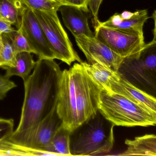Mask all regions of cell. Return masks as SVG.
<instances>
[{
  "instance_id": "obj_10",
  "label": "cell",
  "mask_w": 156,
  "mask_h": 156,
  "mask_svg": "<svg viewBox=\"0 0 156 156\" xmlns=\"http://www.w3.org/2000/svg\"><path fill=\"white\" fill-rule=\"evenodd\" d=\"M110 92L128 98L144 107L156 116V98L134 86L120 73L117 79L111 82Z\"/></svg>"
},
{
  "instance_id": "obj_25",
  "label": "cell",
  "mask_w": 156,
  "mask_h": 156,
  "mask_svg": "<svg viewBox=\"0 0 156 156\" xmlns=\"http://www.w3.org/2000/svg\"><path fill=\"white\" fill-rule=\"evenodd\" d=\"M134 14V13H132L128 11H124L120 14L121 17L123 20H128L132 18Z\"/></svg>"
},
{
  "instance_id": "obj_23",
  "label": "cell",
  "mask_w": 156,
  "mask_h": 156,
  "mask_svg": "<svg viewBox=\"0 0 156 156\" xmlns=\"http://www.w3.org/2000/svg\"><path fill=\"white\" fill-rule=\"evenodd\" d=\"M102 1L103 0H89V7L93 16L94 27L98 24L100 21L98 19V12Z\"/></svg>"
},
{
  "instance_id": "obj_19",
  "label": "cell",
  "mask_w": 156,
  "mask_h": 156,
  "mask_svg": "<svg viewBox=\"0 0 156 156\" xmlns=\"http://www.w3.org/2000/svg\"><path fill=\"white\" fill-rule=\"evenodd\" d=\"M26 5L32 10L44 12H56L61 6L55 0H23Z\"/></svg>"
},
{
  "instance_id": "obj_17",
  "label": "cell",
  "mask_w": 156,
  "mask_h": 156,
  "mask_svg": "<svg viewBox=\"0 0 156 156\" xmlns=\"http://www.w3.org/2000/svg\"><path fill=\"white\" fill-rule=\"evenodd\" d=\"M149 18L148 12L146 9L137 10L134 12L133 16L128 20H123L122 23L115 28L132 29L144 33V25Z\"/></svg>"
},
{
  "instance_id": "obj_9",
  "label": "cell",
  "mask_w": 156,
  "mask_h": 156,
  "mask_svg": "<svg viewBox=\"0 0 156 156\" xmlns=\"http://www.w3.org/2000/svg\"><path fill=\"white\" fill-rule=\"evenodd\" d=\"M20 27L38 59H56L39 22L33 10L28 7L23 14Z\"/></svg>"
},
{
  "instance_id": "obj_24",
  "label": "cell",
  "mask_w": 156,
  "mask_h": 156,
  "mask_svg": "<svg viewBox=\"0 0 156 156\" xmlns=\"http://www.w3.org/2000/svg\"><path fill=\"white\" fill-rule=\"evenodd\" d=\"M12 24L9 21L0 18V35L9 34L16 30L12 27Z\"/></svg>"
},
{
  "instance_id": "obj_22",
  "label": "cell",
  "mask_w": 156,
  "mask_h": 156,
  "mask_svg": "<svg viewBox=\"0 0 156 156\" xmlns=\"http://www.w3.org/2000/svg\"><path fill=\"white\" fill-rule=\"evenodd\" d=\"M89 0H58V2L62 5H70L75 6L89 12Z\"/></svg>"
},
{
  "instance_id": "obj_12",
  "label": "cell",
  "mask_w": 156,
  "mask_h": 156,
  "mask_svg": "<svg viewBox=\"0 0 156 156\" xmlns=\"http://www.w3.org/2000/svg\"><path fill=\"white\" fill-rule=\"evenodd\" d=\"M81 63L92 80L102 89L110 92L111 82L119 77L118 71L112 70L98 63L91 64L83 61Z\"/></svg>"
},
{
  "instance_id": "obj_3",
  "label": "cell",
  "mask_w": 156,
  "mask_h": 156,
  "mask_svg": "<svg viewBox=\"0 0 156 156\" xmlns=\"http://www.w3.org/2000/svg\"><path fill=\"white\" fill-rule=\"evenodd\" d=\"M115 125L98 110L70 132L71 156H95L110 153L114 143Z\"/></svg>"
},
{
  "instance_id": "obj_11",
  "label": "cell",
  "mask_w": 156,
  "mask_h": 156,
  "mask_svg": "<svg viewBox=\"0 0 156 156\" xmlns=\"http://www.w3.org/2000/svg\"><path fill=\"white\" fill-rule=\"evenodd\" d=\"M58 11L61 13L65 26L74 37L80 35L94 36L89 26V16L87 13L89 12L70 5H62Z\"/></svg>"
},
{
  "instance_id": "obj_13",
  "label": "cell",
  "mask_w": 156,
  "mask_h": 156,
  "mask_svg": "<svg viewBox=\"0 0 156 156\" xmlns=\"http://www.w3.org/2000/svg\"><path fill=\"white\" fill-rule=\"evenodd\" d=\"M27 7L23 0H0V18L9 21L18 29Z\"/></svg>"
},
{
  "instance_id": "obj_7",
  "label": "cell",
  "mask_w": 156,
  "mask_h": 156,
  "mask_svg": "<svg viewBox=\"0 0 156 156\" xmlns=\"http://www.w3.org/2000/svg\"><path fill=\"white\" fill-rule=\"evenodd\" d=\"M94 27V37L123 57L134 56L146 44L144 33L138 31L104 26L99 23Z\"/></svg>"
},
{
  "instance_id": "obj_1",
  "label": "cell",
  "mask_w": 156,
  "mask_h": 156,
  "mask_svg": "<svg viewBox=\"0 0 156 156\" xmlns=\"http://www.w3.org/2000/svg\"><path fill=\"white\" fill-rule=\"evenodd\" d=\"M62 71L53 59H39L33 73L23 81L24 98L17 128L7 140L25 135L57 106Z\"/></svg>"
},
{
  "instance_id": "obj_21",
  "label": "cell",
  "mask_w": 156,
  "mask_h": 156,
  "mask_svg": "<svg viewBox=\"0 0 156 156\" xmlns=\"http://www.w3.org/2000/svg\"><path fill=\"white\" fill-rule=\"evenodd\" d=\"M16 87L17 85L9 78L0 75V100L4 99L7 93Z\"/></svg>"
},
{
  "instance_id": "obj_6",
  "label": "cell",
  "mask_w": 156,
  "mask_h": 156,
  "mask_svg": "<svg viewBox=\"0 0 156 156\" xmlns=\"http://www.w3.org/2000/svg\"><path fill=\"white\" fill-rule=\"evenodd\" d=\"M33 10L39 22L56 59L71 66L73 62L82 60L76 52L68 35L60 23L56 12Z\"/></svg>"
},
{
  "instance_id": "obj_27",
  "label": "cell",
  "mask_w": 156,
  "mask_h": 156,
  "mask_svg": "<svg viewBox=\"0 0 156 156\" xmlns=\"http://www.w3.org/2000/svg\"><path fill=\"white\" fill-rule=\"evenodd\" d=\"M55 2H58V0H55ZM58 4H59V3H58Z\"/></svg>"
},
{
  "instance_id": "obj_26",
  "label": "cell",
  "mask_w": 156,
  "mask_h": 156,
  "mask_svg": "<svg viewBox=\"0 0 156 156\" xmlns=\"http://www.w3.org/2000/svg\"><path fill=\"white\" fill-rule=\"evenodd\" d=\"M153 19L154 22V38L152 41L156 42V10L154 11V13L153 14Z\"/></svg>"
},
{
  "instance_id": "obj_18",
  "label": "cell",
  "mask_w": 156,
  "mask_h": 156,
  "mask_svg": "<svg viewBox=\"0 0 156 156\" xmlns=\"http://www.w3.org/2000/svg\"><path fill=\"white\" fill-rule=\"evenodd\" d=\"M7 35L11 39L14 48L17 53L23 52L34 53L21 27Z\"/></svg>"
},
{
  "instance_id": "obj_4",
  "label": "cell",
  "mask_w": 156,
  "mask_h": 156,
  "mask_svg": "<svg viewBox=\"0 0 156 156\" xmlns=\"http://www.w3.org/2000/svg\"><path fill=\"white\" fill-rule=\"evenodd\" d=\"M99 111L115 126H156V116L143 106L117 93L102 90Z\"/></svg>"
},
{
  "instance_id": "obj_15",
  "label": "cell",
  "mask_w": 156,
  "mask_h": 156,
  "mask_svg": "<svg viewBox=\"0 0 156 156\" xmlns=\"http://www.w3.org/2000/svg\"><path fill=\"white\" fill-rule=\"evenodd\" d=\"M70 132L63 126L56 133L51 143V152L57 156H71Z\"/></svg>"
},
{
  "instance_id": "obj_16",
  "label": "cell",
  "mask_w": 156,
  "mask_h": 156,
  "mask_svg": "<svg viewBox=\"0 0 156 156\" xmlns=\"http://www.w3.org/2000/svg\"><path fill=\"white\" fill-rule=\"evenodd\" d=\"M17 54L9 36L5 34L0 35L1 67L5 69L7 67H13Z\"/></svg>"
},
{
  "instance_id": "obj_14",
  "label": "cell",
  "mask_w": 156,
  "mask_h": 156,
  "mask_svg": "<svg viewBox=\"0 0 156 156\" xmlns=\"http://www.w3.org/2000/svg\"><path fill=\"white\" fill-rule=\"evenodd\" d=\"M32 54L27 52L17 53L14 66L5 69V76L9 78L13 76H18L23 81L26 79L36 64Z\"/></svg>"
},
{
  "instance_id": "obj_2",
  "label": "cell",
  "mask_w": 156,
  "mask_h": 156,
  "mask_svg": "<svg viewBox=\"0 0 156 156\" xmlns=\"http://www.w3.org/2000/svg\"><path fill=\"white\" fill-rule=\"evenodd\" d=\"M102 90L81 62L63 71L57 111L63 127L71 132L95 115Z\"/></svg>"
},
{
  "instance_id": "obj_20",
  "label": "cell",
  "mask_w": 156,
  "mask_h": 156,
  "mask_svg": "<svg viewBox=\"0 0 156 156\" xmlns=\"http://www.w3.org/2000/svg\"><path fill=\"white\" fill-rule=\"evenodd\" d=\"M13 119L0 118V143L10 137L14 132Z\"/></svg>"
},
{
  "instance_id": "obj_5",
  "label": "cell",
  "mask_w": 156,
  "mask_h": 156,
  "mask_svg": "<svg viewBox=\"0 0 156 156\" xmlns=\"http://www.w3.org/2000/svg\"><path fill=\"white\" fill-rule=\"evenodd\" d=\"M118 71L134 86L156 98V42L146 44L134 56L124 58Z\"/></svg>"
},
{
  "instance_id": "obj_8",
  "label": "cell",
  "mask_w": 156,
  "mask_h": 156,
  "mask_svg": "<svg viewBox=\"0 0 156 156\" xmlns=\"http://www.w3.org/2000/svg\"><path fill=\"white\" fill-rule=\"evenodd\" d=\"M77 45L89 64H101L118 71L124 57L114 52L95 37L80 35L75 37Z\"/></svg>"
}]
</instances>
